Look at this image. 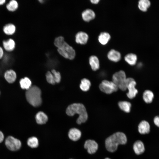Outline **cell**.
Here are the masks:
<instances>
[{
    "label": "cell",
    "mask_w": 159,
    "mask_h": 159,
    "mask_svg": "<svg viewBox=\"0 0 159 159\" xmlns=\"http://www.w3.org/2000/svg\"><path fill=\"white\" fill-rule=\"evenodd\" d=\"M54 44L57 47L58 53L64 58L70 60L73 59L75 56V52L64 39L63 37L60 36L54 39Z\"/></svg>",
    "instance_id": "cell-1"
},
{
    "label": "cell",
    "mask_w": 159,
    "mask_h": 159,
    "mask_svg": "<svg viewBox=\"0 0 159 159\" xmlns=\"http://www.w3.org/2000/svg\"><path fill=\"white\" fill-rule=\"evenodd\" d=\"M127 142L125 134L121 132L114 133L108 137L105 141V147L109 152H113L117 149L119 145H124Z\"/></svg>",
    "instance_id": "cell-2"
},
{
    "label": "cell",
    "mask_w": 159,
    "mask_h": 159,
    "mask_svg": "<svg viewBox=\"0 0 159 159\" xmlns=\"http://www.w3.org/2000/svg\"><path fill=\"white\" fill-rule=\"evenodd\" d=\"M67 114L73 116L75 114L79 115L76 122L78 124L85 122L87 120L88 115L83 105L81 103H73L69 106L66 110Z\"/></svg>",
    "instance_id": "cell-3"
},
{
    "label": "cell",
    "mask_w": 159,
    "mask_h": 159,
    "mask_svg": "<svg viewBox=\"0 0 159 159\" xmlns=\"http://www.w3.org/2000/svg\"><path fill=\"white\" fill-rule=\"evenodd\" d=\"M41 92L37 87H31L27 90L26 96L27 101L32 106L35 107L39 106L42 104Z\"/></svg>",
    "instance_id": "cell-4"
},
{
    "label": "cell",
    "mask_w": 159,
    "mask_h": 159,
    "mask_svg": "<svg viewBox=\"0 0 159 159\" xmlns=\"http://www.w3.org/2000/svg\"><path fill=\"white\" fill-rule=\"evenodd\" d=\"M127 78L125 72L123 70H120L113 74L112 81L118 88L125 91L127 89Z\"/></svg>",
    "instance_id": "cell-5"
},
{
    "label": "cell",
    "mask_w": 159,
    "mask_h": 159,
    "mask_svg": "<svg viewBox=\"0 0 159 159\" xmlns=\"http://www.w3.org/2000/svg\"><path fill=\"white\" fill-rule=\"evenodd\" d=\"M100 90L107 94H110L117 91L118 88L112 82L105 80L102 81L99 86Z\"/></svg>",
    "instance_id": "cell-6"
},
{
    "label": "cell",
    "mask_w": 159,
    "mask_h": 159,
    "mask_svg": "<svg viewBox=\"0 0 159 159\" xmlns=\"http://www.w3.org/2000/svg\"><path fill=\"white\" fill-rule=\"evenodd\" d=\"M5 144L8 149L13 151L19 150L21 146L20 141L12 136H9L6 138Z\"/></svg>",
    "instance_id": "cell-7"
},
{
    "label": "cell",
    "mask_w": 159,
    "mask_h": 159,
    "mask_svg": "<svg viewBox=\"0 0 159 159\" xmlns=\"http://www.w3.org/2000/svg\"><path fill=\"white\" fill-rule=\"evenodd\" d=\"M127 89L128 90L127 95L129 99H133L136 96L138 92L137 90L135 88L136 82L133 78H127Z\"/></svg>",
    "instance_id": "cell-8"
},
{
    "label": "cell",
    "mask_w": 159,
    "mask_h": 159,
    "mask_svg": "<svg viewBox=\"0 0 159 159\" xmlns=\"http://www.w3.org/2000/svg\"><path fill=\"white\" fill-rule=\"evenodd\" d=\"M84 147L90 154L95 153L98 148V145L97 142L93 140H87L85 142Z\"/></svg>",
    "instance_id": "cell-9"
},
{
    "label": "cell",
    "mask_w": 159,
    "mask_h": 159,
    "mask_svg": "<svg viewBox=\"0 0 159 159\" xmlns=\"http://www.w3.org/2000/svg\"><path fill=\"white\" fill-rule=\"evenodd\" d=\"M75 41L77 44H85L88 41L89 36L86 33L80 31L77 32L75 36Z\"/></svg>",
    "instance_id": "cell-10"
},
{
    "label": "cell",
    "mask_w": 159,
    "mask_h": 159,
    "mask_svg": "<svg viewBox=\"0 0 159 159\" xmlns=\"http://www.w3.org/2000/svg\"><path fill=\"white\" fill-rule=\"evenodd\" d=\"M69 138L73 141L78 140L81 136V132L78 129L73 128L70 129L68 133Z\"/></svg>",
    "instance_id": "cell-11"
},
{
    "label": "cell",
    "mask_w": 159,
    "mask_h": 159,
    "mask_svg": "<svg viewBox=\"0 0 159 159\" xmlns=\"http://www.w3.org/2000/svg\"><path fill=\"white\" fill-rule=\"evenodd\" d=\"M150 126L148 122L143 120L141 121L138 126V131L141 134H148L150 131Z\"/></svg>",
    "instance_id": "cell-12"
},
{
    "label": "cell",
    "mask_w": 159,
    "mask_h": 159,
    "mask_svg": "<svg viewBox=\"0 0 159 159\" xmlns=\"http://www.w3.org/2000/svg\"><path fill=\"white\" fill-rule=\"evenodd\" d=\"M83 19L85 21L89 22L94 19L95 17L94 11L90 9H87L84 10L82 13Z\"/></svg>",
    "instance_id": "cell-13"
},
{
    "label": "cell",
    "mask_w": 159,
    "mask_h": 159,
    "mask_svg": "<svg viewBox=\"0 0 159 159\" xmlns=\"http://www.w3.org/2000/svg\"><path fill=\"white\" fill-rule=\"evenodd\" d=\"M108 59L110 61L117 62L119 61L121 58V55L120 52L114 49L110 50L107 54Z\"/></svg>",
    "instance_id": "cell-14"
},
{
    "label": "cell",
    "mask_w": 159,
    "mask_h": 159,
    "mask_svg": "<svg viewBox=\"0 0 159 159\" xmlns=\"http://www.w3.org/2000/svg\"><path fill=\"white\" fill-rule=\"evenodd\" d=\"M133 149L136 154L139 155L142 154L145 150L143 143L140 140L136 141L133 144Z\"/></svg>",
    "instance_id": "cell-15"
},
{
    "label": "cell",
    "mask_w": 159,
    "mask_h": 159,
    "mask_svg": "<svg viewBox=\"0 0 159 159\" xmlns=\"http://www.w3.org/2000/svg\"><path fill=\"white\" fill-rule=\"evenodd\" d=\"M35 119L37 123L42 125L45 124L48 121L47 115L44 112L40 111L38 112L35 116Z\"/></svg>",
    "instance_id": "cell-16"
},
{
    "label": "cell",
    "mask_w": 159,
    "mask_h": 159,
    "mask_svg": "<svg viewBox=\"0 0 159 159\" xmlns=\"http://www.w3.org/2000/svg\"><path fill=\"white\" fill-rule=\"evenodd\" d=\"M89 62L92 69L93 71H96L99 69V61L96 56L92 55L90 56L89 59Z\"/></svg>",
    "instance_id": "cell-17"
},
{
    "label": "cell",
    "mask_w": 159,
    "mask_h": 159,
    "mask_svg": "<svg viewBox=\"0 0 159 159\" xmlns=\"http://www.w3.org/2000/svg\"><path fill=\"white\" fill-rule=\"evenodd\" d=\"M3 45L4 49L7 51L10 52L15 48V43L13 39H9L7 40L4 41Z\"/></svg>",
    "instance_id": "cell-18"
},
{
    "label": "cell",
    "mask_w": 159,
    "mask_h": 159,
    "mask_svg": "<svg viewBox=\"0 0 159 159\" xmlns=\"http://www.w3.org/2000/svg\"><path fill=\"white\" fill-rule=\"evenodd\" d=\"M110 38V35L109 33L103 32L101 33L99 36L98 40L101 44L105 45L108 42Z\"/></svg>",
    "instance_id": "cell-19"
},
{
    "label": "cell",
    "mask_w": 159,
    "mask_h": 159,
    "mask_svg": "<svg viewBox=\"0 0 159 159\" xmlns=\"http://www.w3.org/2000/svg\"><path fill=\"white\" fill-rule=\"evenodd\" d=\"M125 61L129 64L133 66L136 63L137 57V55L133 53H130L126 55L125 57Z\"/></svg>",
    "instance_id": "cell-20"
},
{
    "label": "cell",
    "mask_w": 159,
    "mask_h": 159,
    "mask_svg": "<svg viewBox=\"0 0 159 159\" xmlns=\"http://www.w3.org/2000/svg\"><path fill=\"white\" fill-rule=\"evenodd\" d=\"M4 77L6 80L9 83L14 82L16 78V72L12 70L6 71L4 74Z\"/></svg>",
    "instance_id": "cell-21"
},
{
    "label": "cell",
    "mask_w": 159,
    "mask_h": 159,
    "mask_svg": "<svg viewBox=\"0 0 159 159\" xmlns=\"http://www.w3.org/2000/svg\"><path fill=\"white\" fill-rule=\"evenodd\" d=\"M154 95L153 92L150 90H145L143 94V99L147 103H151L153 100Z\"/></svg>",
    "instance_id": "cell-22"
},
{
    "label": "cell",
    "mask_w": 159,
    "mask_h": 159,
    "mask_svg": "<svg viewBox=\"0 0 159 159\" xmlns=\"http://www.w3.org/2000/svg\"><path fill=\"white\" fill-rule=\"evenodd\" d=\"M16 28L13 24L10 23L6 24L3 28L4 32L6 35H10L13 34L15 32Z\"/></svg>",
    "instance_id": "cell-23"
},
{
    "label": "cell",
    "mask_w": 159,
    "mask_h": 159,
    "mask_svg": "<svg viewBox=\"0 0 159 159\" xmlns=\"http://www.w3.org/2000/svg\"><path fill=\"white\" fill-rule=\"evenodd\" d=\"M118 105L120 108L123 111L127 113L130 112L131 105L130 102L127 101H120L118 103Z\"/></svg>",
    "instance_id": "cell-24"
},
{
    "label": "cell",
    "mask_w": 159,
    "mask_h": 159,
    "mask_svg": "<svg viewBox=\"0 0 159 159\" xmlns=\"http://www.w3.org/2000/svg\"><path fill=\"white\" fill-rule=\"evenodd\" d=\"M150 5V2L148 0H140L138 2V7L141 11L145 12Z\"/></svg>",
    "instance_id": "cell-25"
},
{
    "label": "cell",
    "mask_w": 159,
    "mask_h": 159,
    "mask_svg": "<svg viewBox=\"0 0 159 159\" xmlns=\"http://www.w3.org/2000/svg\"><path fill=\"white\" fill-rule=\"evenodd\" d=\"M19 82L21 87L22 89L27 90L31 87V81L28 77H25L21 79Z\"/></svg>",
    "instance_id": "cell-26"
},
{
    "label": "cell",
    "mask_w": 159,
    "mask_h": 159,
    "mask_svg": "<svg viewBox=\"0 0 159 159\" xmlns=\"http://www.w3.org/2000/svg\"><path fill=\"white\" fill-rule=\"evenodd\" d=\"M90 86V80L84 78L81 81L80 87L82 91L86 92L89 90Z\"/></svg>",
    "instance_id": "cell-27"
},
{
    "label": "cell",
    "mask_w": 159,
    "mask_h": 159,
    "mask_svg": "<svg viewBox=\"0 0 159 159\" xmlns=\"http://www.w3.org/2000/svg\"><path fill=\"white\" fill-rule=\"evenodd\" d=\"M28 146L32 148H36L39 145V141L37 138L34 136L29 138L27 140Z\"/></svg>",
    "instance_id": "cell-28"
},
{
    "label": "cell",
    "mask_w": 159,
    "mask_h": 159,
    "mask_svg": "<svg viewBox=\"0 0 159 159\" xmlns=\"http://www.w3.org/2000/svg\"><path fill=\"white\" fill-rule=\"evenodd\" d=\"M18 4L17 1L15 0L10 1L6 5L7 9L11 11H15L18 8Z\"/></svg>",
    "instance_id": "cell-29"
},
{
    "label": "cell",
    "mask_w": 159,
    "mask_h": 159,
    "mask_svg": "<svg viewBox=\"0 0 159 159\" xmlns=\"http://www.w3.org/2000/svg\"><path fill=\"white\" fill-rule=\"evenodd\" d=\"M46 78L47 82L49 83L54 85L55 82L52 73L49 71H48L46 73Z\"/></svg>",
    "instance_id": "cell-30"
},
{
    "label": "cell",
    "mask_w": 159,
    "mask_h": 159,
    "mask_svg": "<svg viewBox=\"0 0 159 159\" xmlns=\"http://www.w3.org/2000/svg\"><path fill=\"white\" fill-rule=\"evenodd\" d=\"M52 73L54 76L55 82L57 83L59 82L61 79V76L60 73L54 69L52 70Z\"/></svg>",
    "instance_id": "cell-31"
},
{
    "label": "cell",
    "mask_w": 159,
    "mask_h": 159,
    "mask_svg": "<svg viewBox=\"0 0 159 159\" xmlns=\"http://www.w3.org/2000/svg\"><path fill=\"white\" fill-rule=\"evenodd\" d=\"M153 122L155 124L159 127V115L156 116L154 117Z\"/></svg>",
    "instance_id": "cell-32"
},
{
    "label": "cell",
    "mask_w": 159,
    "mask_h": 159,
    "mask_svg": "<svg viewBox=\"0 0 159 159\" xmlns=\"http://www.w3.org/2000/svg\"><path fill=\"white\" fill-rule=\"evenodd\" d=\"M4 138V136L3 132L0 131V143L2 142Z\"/></svg>",
    "instance_id": "cell-33"
},
{
    "label": "cell",
    "mask_w": 159,
    "mask_h": 159,
    "mask_svg": "<svg viewBox=\"0 0 159 159\" xmlns=\"http://www.w3.org/2000/svg\"><path fill=\"white\" fill-rule=\"evenodd\" d=\"M4 55V51L2 48L0 47V59H1Z\"/></svg>",
    "instance_id": "cell-34"
},
{
    "label": "cell",
    "mask_w": 159,
    "mask_h": 159,
    "mask_svg": "<svg viewBox=\"0 0 159 159\" xmlns=\"http://www.w3.org/2000/svg\"><path fill=\"white\" fill-rule=\"evenodd\" d=\"M100 0H90L91 2L93 4H98L99 1Z\"/></svg>",
    "instance_id": "cell-35"
},
{
    "label": "cell",
    "mask_w": 159,
    "mask_h": 159,
    "mask_svg": "<svg viewBox=\"0 0 159 159\" xmlns=\"http://www.w3.org/2000/svg\"><path fill=\"white\" fill-rule=\"evenodd\" d=\"M5 0H0V5H3L5 2Z\"/></svg>",
    "instance_id": "cell-36"
},
{
    "label": "cell",
    "mask_w": 159,
    "mask_h": 159,
    "mask_svg": "<svg viewBox=\"0 0 159 159\" xmlns=\"http://www.w3.org/2000/svg\"><path fill=\"white\" fill-rule=\"evenodd\" d=\"M105 159H110L109 158H106Z\"/></svg>",
    "instance_id": "cell-37"
},
{
    "label": "cell",
    "mask_w": 159,
    "mask_h": 159,
    "mask_svg": "<svg viewBox=\"0 0 159 159\" xmlns=\"http://www.w3.org/2000/svg\"></svg>",
    "instance_id": "cell-38"
}]
</instances>
